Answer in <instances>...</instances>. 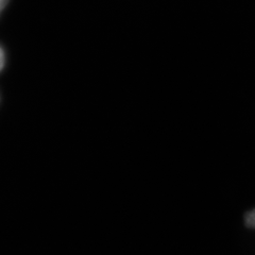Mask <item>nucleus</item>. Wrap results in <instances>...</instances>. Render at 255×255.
Wrapping results in <instances>:
<instances>
[{"label":"nucleus","mask_w":255,"mask_h":255,"mask_svg":"<svg viewBox=\"0 0 255 255\" xmlns=\"http://www.w3.org/2000/svg\"><path fill=\"white\" fill-rule=\"evenodd\" d=\"M246 225L249 228H255V211H252L248 215H247Z\"/></svg>","instance_id":"nucleus-1"},{"label":"nucleus","mask_w":255,"mask_h":255,"mask_svg":"<svg viewBox=\"0 0 255 255\" xmlns=\"http://www.w3.org/2000/svg\"><path fill=\"white\" fill-rule=\"evenodd\" d=\"M4 63H5V55H4L2 48L0 47V71L2 70V68L4 66Z\"/></svg>","instance_id":"nucleus-2"},{"label":"nucleus","mask_w":255,"mask_h":255,"mask_svg":"<svg viewBox=\"0 0 255 255\" xmlns=\"http://www.w3.org/2000/svg\"><path fill=\"white\" fill-rule=\"evenodd\" d=\"M7 2H9V0H0V9L3 10L5 5L7 4Z\"/></svg>","instance_id":"nucleus-3"}]
</instances>
